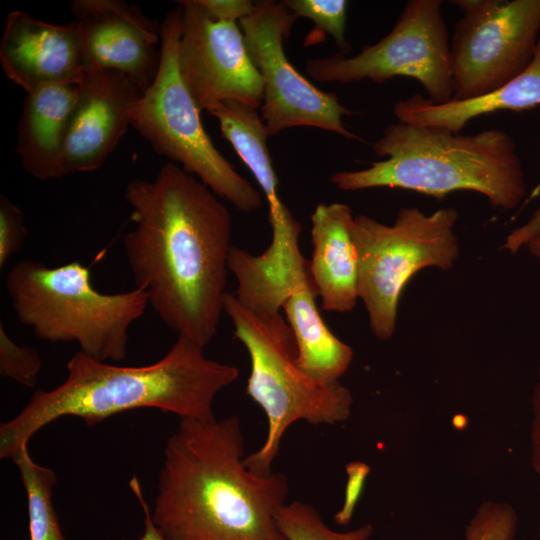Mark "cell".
Returning <instances> with one entry per match:
<instances>
[{
  "label": "cell",
  "instance_id": "6da1fadb",
  "mask_svg": "<svg viewBox=\"0 0 540 540\" xmlns=\"http://www.w3.org/2000/svg\"><path fill=\"white\" fill-rule=\"evenodd\" d=\"M124 197L134 227L123 236V248L135 287L167 327L205 348L224 312L228 208L172 162L150 180H131Z\"/></svg>",
  "mask_w": 540,
  "mask_h": 540
},
{
  "label": "cell",
  "instance_id": "7a4b0ae2",
  "mask_svg": "<svg viewBox=\"0 0 540 540\" xmlns=\"http://www.w3.org/2000/svg\"><path fill=\"white\" fill-rule=\"evenodd\" d=\"M244 458L238 416L180 420L164 447L151 510L166 540H287L277 524L287 477L256 474Z\"/></svg>",
  "mask_w": 540,
  "mask_h": 540
},
{
  "label": "cell",
  "instance_id": "3957f363",
  "mask_svg": "<svg viewBox=\"0 0 540 540\" xmlns=\"http://www.w3.org/2000/svg\"><path fill=\"white\" fill-rule=\"evenodd\" d=\"M238 376L237 367L209 359L204 347L182 335L146 366H117L77 351L60 385L36 390L20 413L1 424L0 458L12 459L41 428L66 416L93 426L121 412L154 408L181 419L215 420L216 395Z\"/></svg>",
  "mask_w": 540,
  "mask_h": 540
},
{
  "label": "cell",
  "instance_id": "277c9868",
  "mask_svg": "<svg viewBox=\"0 0 540 540\" xmlns=\"http://www.w3.org/2000/svg\"><path fill=\"white\" fill-rule=\"evenodd\" d=\"M370 167L334 173L343 191L387 187L416 191L437 200L454 191L482 194L495 209L511 210L526 196L516 144L503 130L461 135L435 126L390 124L372 144Z\"/></svg>",
  "mask_w": 540,
  "mask_h": 540
},
{
  "label": "cell",
  "instance_id": "5b68a950",
  "mask_svg": "<svg viewBox=\"0 0 540 540\" xmlns=\"http://www.w3.org/2000/svg\"><path fill=\"white\" fill-rule=\"evenodd\" d=\"M5 286L17 319L36 337L77 343L80 352L104 362L126 358L129 328L149 305L137 287L97 291L89 268L78 261L49 267L21 259L8 271Z\"/></svg>",
  "mask_w": 540,
  "mask_h": 540
},
{
  "label": "cell",
  "instance_id": "8992f818",
  "mask_svg": "<svg viewBox=\"0 0 540 540\" xmlns=\"http://www.w3.org/2000/svg\"><path fill=\"white\" fill-rule=\"evenodd\" d=\"M224 313L250 357L246 393L264 410L268 422L264 443L244 463L256 474H269L282 437L292 424L299 420L313 425L343 422L351 414L352 394L340 382L321 383L301 371L295 361L294 335L281 314H255L228 292Z\"/></svg>",
  "mask_w": 540,
  "mask_h": 540
},
{
  "label": "cell",
  "instance_id": "52a82bcc",
  "mask_svg": "<svg viewBox=\"0 0 540 540\" xmlns=\"http://www.w3.org/2000/svg\"><path fill=\"white\" fill-rule=\"evenodd\" d=\"M181 6L161 24L160 61L153 82L143 92L131 126L151 147L197 177L218 197L244 213L262 206L263 195L217 150L200 119V109L178 66Z\"/></svg>",
  "mask_w": 540,
  "mask_h": 540
},
{
  "label": "cell",
  "instance_id": "ba28073f",
  "mask_svg": "<svg viewBox=\"0 0 540 540\" xmlns=\"http://www.w3.org/2000/svg\"><path fill=\"white\" fill-rule=\"evenodd\" d=\"M453 207L425 214L416 207L399 209L392 225L360 214L352 234L358 255V295L372 333L380 340L395 332L403 289L419 271L448 270L459 255Z\"/></svg>",
  "mask_w": 540,
  "mask_h": 540
},
{
  "label": "cell",
  "instance_id": "9c48e42d",
  "mask_svg": "<svg viewBox=\"0 0 540 540\" xmlns=\"http://www.w3.org/2000/svg\"><path fill=\"white\" fill-rule=\"evenodd\" d=\"M441 0H408L392 30L354 56L309 58L306 72L317 82L348 84L395 77L417 80L436 104L452 100L450 41Z\"/></svg>",
  "mask_w": 540,
  "mask_h": 540
},
{
  "label": "cell",
  "instance_id": "30bf717a",
  "mask_svg": "<svg viewBox=\"0 0 540 540\" xmlns=\"http://www.w3.org/2000/svg\"><path fill=\"white\" fill-rule=\"evenodd\" d=\"M463 11L450 40L452 100L481 97L531 63L540 37V0H456Z\"/></svg>",
  "mask_w": 540,
  "mask_h": 540
},
{
  "label": "cell",
  "instance_id": "8fae6325",
  "mask_svg": "<svg viewBox=\"0 0 540 540\" xmlns=\"http://www.w3.org/2000/svg\"><path fill=\"white\" fill-rule=\"evenodd\" d=\"M297 18L283 1L259 0L253 13L239 21L249 55L262 77L260 113L269 136L292 127H313L363 141L342 122L355 112L343 106L337 94L313 85L287 59L284 40Z\"/></svg>",
  "mask_w": 540,
  "mask_h": 540
},
{
  "label": "cell",
  "instance_id": "7c38bea8",
  "mask_svg": "<svg viewBox=\"0 0 540 540\" xmlns=\"http://www.w3.org/2000/svg\"><path fill=\"white\" fill-rule=\"evenodd\" d=\"M178 3L179 71L200 111L226 101L260 109L263 81L240 26L215 20L197 0Z\"/></svg>",
  "mask_w": 540,
  "mask_h": 540
},
{
  "label": "cell",
  "instance_id": "4fadbf2b",
  "mask_svg": "<svg viewBox=\"0 0 540 540\" xmlns=\"http://www.w3.org/2000/svg\"><path fill=\"white\" fill-rule=\"evenodd\" d=\"M144 90L111 70L87 71L71 110L61 152L62 177L99 169L131 125Z\"/></svg>",
  "mask_w": 540,
  "mask_h": 540
},
{
  "label": "cell",
  "instance_id": "5bb4252c",
  "mask_svg": "<svg viewBox=\"0 0 540 540\" xmlns=\"http://www.w3.org/2000/svg\"><path fill=\"white\" fill-rule=\"evenodd\" d=\"M87 71L111 70L145 91L160 61L161 25L120 0H75L71 4Z\"/></svg>",
  "mask_w": 540,
  "mask_h": 540
},
{
  "label": "cell",
  "instance_id": "9a60e30c",
  "mask_svg": "<svg viewBox=\"0 0 540 540\" xmlns=\"http://www.w3.org/2000/svg\"><path fill=\"white\" fill-rule=\"evenodd\" d=\"M3 72L26 93L79 83L86 69L80 34L73 22L57 25L24 11L10 12L0 41Z\"/></svg>",
  "mask_w": 540,
  "mask_h": 540
},
{
  "label": "cell",
  "instance_id": "2e32d148",
  "mask_svg": "<svg viewBox=\"0 0 540 540\" xmlns=\"http://www.w3.org/2000/svg\"><path fill=\"white\" fill-rule=\"evenodd\" d=\"M353 220L351 208L338 202L320 203L311 215L309 271L325 311L347 313L359 300Z\"/></svg>",
  "mask_w": 540,
  "mask_h": 540
},
{
  "label": "cell",
  "instance_id": "e0dca14e",
  "mask_svg": "<svg viewBox=\"0 0 540 540\" xmlns=\"http://www.w3.org/2000/svg\"><path fill=\"white\" fill-rule=\"evenodd\" d=\"M209 113L218 120L223 137L249 168L268 202L271 241H299L301 224L279 197L278 178L267 146L269 133L257 110L226 101L215 105Z\"/></svg>",
  "mask_w": 540,
  "mask_h": 540
},
{
  "label": "cell",
  "instance_id": "ac0fdd59",
  "mask_svg": "<svg viewBox=\"0 0 540 540\" xmlns=\"http://www.w3.org/2000/svg\"><path fill=\"white\" fill-rule=\"evenodd\" d=\"M79 84L44 87L24 99L16 150L24 170L38 180L62 177V145Z\"/></svg>",
  "mask_w": 540,
  "mask_h": 540
},
{
  "label": "cell",
  "instance_id": "d6986e66",
  "mask_svg": "<svg viewBox=\"0 0 540 540\" xmlns=\"http://www.w3.org/2000/svg\"><path fill=\"white\" fill-rule=\"evenodd\" d=\"M537 105H540V37L527 68L495 91L474 99L442 104L417 93L396 102L392 112L399 122L442 127L459 133L476 117L500 110H527Z\"/></svg>",
  "mask_w": 540,
  "mask_h": 540
},
{
  "label": "cell",
  "instance_id": "ffe728a7",
  "mask_svg": "<svg viewBox=\"0 0 540 540\" xmlns=\"http://www.w3.org/2000/svg\"><path fill=\"white\" fill-rule=\"evenodd\" d=\"M316 296L313 282L307 281L294 289L282 309L294 335L297 366L310 378L330 384L339 382L347 371L353 350L323 321Z\"/></svg>",
  "mask_w": 540,
  "mask_h": 540
},
{
  "label": "cell",
  "instance_id": "44dd1931",
  "mask_svg": "<svg viewBox=\"0 0 540 540\" xmlns=\"http://www.w3.org/2000/svg\"><path fill=\"white\" fill-rule=\"evenodd\" d=\"M11 460L18 468L27 496L30 540H65L52 501L55 472L35 463L28 446Z\"/></svg>",
  "mask_w": 540,
  "mask_h": 540
},
{
  "label": "cell",
  "instance_id": "7402d4cb",
  "mask_svg": "<svg viewBox=\"0 0 540 540\" xmlns=\"http://www.w3.org/2000/svg\"><path fill=\"white\" fill-rule=\"evenodd\" d=\"M277 524L287 540H368L373 532L370 524L347 532L334 531L317 509L298 500L286 503L279 510Z\"/></svg>",
  "mask_w": 540,
  "mask_h": 540
},
{
  "label": "cell",
  "instance_id": "603a6c76",
  "mask_svg": "<svg viewBox=\"0 0 540 540\" xmlns=\"http://www.w3.org/2000/svg\"><path fill=\"white\" fill-rule=\"evenodd\" d=\"M283 3L297 17L312 20L319 33L330 34L340 48V53L345 55L350 51L345 36L347 1L284 0Z\"/></svg>",
  "mask_w": 540,
  "mask_h": 540
},
{
  "label": "cell",
  "instance_id": "cb8c5ba5",
  "mask_svg": "<svg viewBox=\"0 0 540 540\" xmlns=\"http://www.w3.org/2000/svg\"><path fill=\"white\" fill-rule=\"evenodd\" d=\"M517 516L506 503L485 502L480 505L466 528V540H513Z\"/></svg>",
  "mask_w": 540,
  "mask_h": 540
},
{
  "label": "cell",
  "instance_id": "d4e9b609",
  "mask_svg": "<svg viewBox=\"0 0 540 540\" xmlns=\"http://www.w3.org/2000/svg\"><path fill=\"white\" fill-rule=\"evenodd\" d=\"M42 362L38 352L30 346L16 344L0 325V375L26 387H34Z\"/></svg>",
  "mask_w": 540,
  "mask_h": 540
},
{
  "label": "cell",
  "instance_id": "484cf974",
  "mask_svg": "<svg viewBox=\"0 0 540 540\" xmlns=\"http://www.w3.org/2000/svg\"><path fill=\"white\" fill-rule=\"evenodd\" d=\"M28 235L22 210L6 196L0 197V267L22 247Z\"/></svg>",
  "mask_w": 540,
  "mask_h": 540
},
{
  "label": "cell",
  "instance_id": "4316f807",
  "mask_svg": "<svg viewBox=\"0 0 540 540\" xmlns=\"http://www.w3.org/2000/svg\"><path fill=\"white\" fill-rule=\"evenodd\" d=\"M347 480L344 491L343 505L334 515L338 525L346 526L351 522L355 508L360 500L370 467L364 462L353 461L346 464Z\"/></svg>",
  "mask_w": 540,
  "mask_h": 540
},
{
  "label": "cell",
  "instance_id": "83f0119b",
  "mask_svg": "<svg viewBox=\"0 0 540 540\" xmlns=\"http://www.w3.org/2000/svg\"><path fill=\"white\" fill-rule=\"evenodd\" d=\"M217 21L237 23L251 15L255 2L251 0H197Z\"/></svg>",
  "mask_w": 540,
  "mask_h": 540
},
{
  "label": "cell",
  "instance_id": "f1b7e54d",
  "mask_svg": "<svg viewBox=\"0 0 540 540\" xmlns=\"http://www.w3.org/2000/svg\"><path fill=\"white\" fill-rule=\"evenodd\" d=\"M540 234V203L530 218L521 226L512 230L506 237L502 249L516 254Z\"/></svg>",
  "mask_w": 540,
  "mask_h": 540
},
{
  "label": "cell",
  "instance_id": "f546056e",
  "mask_svg": "<svg viewBox=\"0 0 540 540\" xmlns=\"http://www.w3.org/2000/svg\"><path fill=\"white\" fill-rule=\"evenodd\" d=\"M129 487L137 498L144 513V532L139 540H166L153 523L151 510L147 504L140 481L133 476L129 481Z\"/></svg>",
  "mask_w": 540,
  "mask_h": 540
},
{
  "label": "cell",
  "instance_id": "4dcf8cb0",
  "mask_svg": "<svg viewBox=\"0 0 540 540\" xmlns=\"http://www.w3.org/2000/svg\"><path fill=\"white\" fill-rule=\"evenodd\" d=\"M533 421L531 428L532 466L540 476V378L535 386L533 398Z\"/></svg>",
  "mask_w": 540,
  "mask_h": 540
},
{
  "label": "cell",
  "instance_id": "1f68e13d",
  "mask_svg": "<svg viewBox=\"0 0 540 540\" xmlns=\"http://www.w3.org/2000/svg\"><path fill=\"white\" fill-rule=\"evenodd\" d=\"M526 248L528 249L529 253L540 259V234L533 238L527 245Z\"/></svg>",
  "mask_w": 540,
  "mask_h": 540
}]
</instances>
